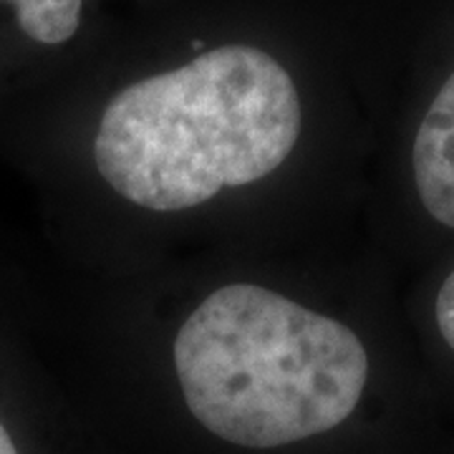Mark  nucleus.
I'll return each instance as SVG.
<instances>
[{"instance_id":"f257e3e1","label":"nucleus","mask_w":454,"mask_h":454,"mask_svg":"<svg viewBox=\"0 0 454 454\" xmlns=\"http://www.w3.org/2000/svg\"><path fill=\"white\" fill-rule=\"evenodd\" d=\"M298 134L288 71L265 51L232 43L121 89L104 109L94 157L124 200L177 212L268 177Z\"/></svg>"},{"instance_id":"f03ea898","label":"nucleus","mask_w":454,"mask_h":454,"mask_svg":"<svg viewBox=\"0 0 454 454\" xmlns=\"http://www.w3.org/2000/svg\"><path fill=\"white\" fill-rule=\"evenodd\" d=\"M175 369L192 417L240 447H283L351 417L369 356L348 325L232 283L179 328Z\"/></svg>"},{"instance_id":"7ed1b4c3","label":"nucleus","mask_w":454,"mask_h":454,"mask_svg":"<svg viewBox=\"0 0 454 454\" xmlns=\"http://www.w3.org/2000/svg\"><path fill=\"white\" fill-rule=\"evenodd\" d=\"M411 162L427 212L442 225L454 227V71L424 114Z\"/></svg>"},{"instance_id":"20e7f679","label":"nucleus","mask_w":454,"mask_h":454,"mask_svg":"<svg viewBox=\"0 0 454 454\" xmlns=\"http://www.w3.org/2000/svg\"><path fill=\"white\" fill-rule=\"evenodd\" d=\"M18 26L35 43L59 46L79 31L83 0H11Z\"/></svg>"},{"instance_id":"39448f33","label":"nucleus","mask_w":454,"mask_h":454,"mask_svg":"<svg viewBox=\"0 0 454 454\" xmlns=\"http://www.w3.org/2000/svg\"><path fill=\"white\" fill-rule=\"evenodd\" d=\"M437 325L444 340L454 351V270L442 283L437 295Z\"/></svg>"},{"instance_id":"423d86ee","label":"nucleus","mask_w":454,"mask_h":454,"mask_svg":"<svg viewBox=\"0 0 454 454\" xmlns=\"http://www.w3.org/2000/svg\"><path fill=\"white\" fill-rule=\"evenodd\" d=\"M0 454H18L16 444H13V439L8 437L3 424H0Z\"/></svg>"}]
</instances>
